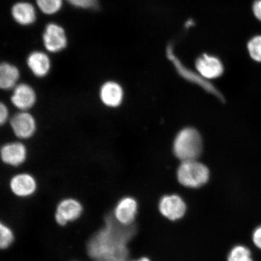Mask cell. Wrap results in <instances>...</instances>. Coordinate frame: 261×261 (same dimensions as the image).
<instances>
[{"mask_svg":"<svg viewBox=\"0 0 261 261\" xmlns=\"http://www.w3.org/2000/svg\"><path fill=\"white\" fill-rule=\"evenodd\" d=\"M76 7L82 8H93L96 7L97 0H67Z\"/></svg>","mask_w":261,"mask_h":261,"instance_id":"obj_21","label":"cell"},{"mask_svg":"<svg viewBox=\"0 0 261 261\" xmlns=\"http://www.w3.org/2000/svg\"><path fill=\"white\" fill-rule=\"evenodd\" d=\"M196 68L201 77L215 79L223 72V66L219 59L205 54L196 62Z\"/></svg>","mask_w":261,"mask_h":261,"instance_id":"obj_13","label":"cell"},{"mask_svg":"<svg viewBox=\"0 0 261 261\" xmlns=\"http://www.w3.org/2000/svg\"><path fill=\"white\" fill-rule=\"evenodd\" d=\"M37 3L41 11L48 15L57 12L63 4L62 0H37Z\"/></svg>","mask_w":261,"mask_h":261,"instance_id":"obj_19","label":"cell"},{"mask_svg":"<svg viewBox=\"0 0 261 261\" xmlns=\"http://www.w3.org/2000/svg\"><path fill=\"white\" fill-rule=\"evenodd\" d=\"M73 261H76V260H73Z\"/></svg>","mask_w":261,"mask_h":261,"instance_id":"obj_26","label":"cell"},{"mask_svg":"<svg viewBox=\"0 0 261 261\" xmlns=\"http://www.w3.org/2000/svg\"><path fill=\"white\" fill-rule=\"evenodd\" d=\"M2 161L5 165L12 167H19L27 161L28 150L21 142H12L5 143L2 146Z\"/></svg>","mask_w":261,"mask_h":261,"instance_id":"obj_9","label":"cell"},{"mask_svg":"<svg viewBox=\"0 0 261 261\" xmlns=\"http://www.w3.org/2000/svg\"><path fill=\"white\" fill-rule=\"evenodd\" d=\"M15 234L7 224L1 222L0 225V247L2 250L8 249L14 243Z\"/></svg>","mask_w":261,"mask_h":261,"instance_id":"obj_18","label":"cell"},{"mask_svg":"<svg viewBox=\"0 0 261 261\" xmlns=\"http://www.w3.org/2000/svg\"><path fill=\"white\" fill-rule=\"evenodd\" d=\"M130 261H151V260H150V259L148 258V257L143 256L141 257H139V258H138V259H136L132 260H130Z\"/></svg>","mask_w":261,"mask_h":261,"instance_id":"obj_25","label":"cell"},{"mask_svg":"<svg viewBox=\"0 0 261 261\" xmlns=\"http://www.w3.org/2000/svg\"><path fill=\"white\" fill-rule=\"evenodd\" d=\"M27 63L33 74L38 77L46 76L50 69V61L47 55L35 51L29 55Z\"/></svg>","mask_w":261,"mask_h":261,"instance_id":"obj_14","label":"cell"},{"mask_svg":"<svg viewBox=\"0 0 261 261\" xmlns=\"http://www.w3.org/2000/svg\"><path fill=\"white\" fill-rule=\"evenodd\" d=\"M11 101L19 112H29L37 103V94L30 85L19 84L13 89Z\"/></svg>","mask_w":261,"mask_h":261,"instance_id":"obj_10","label":"cell"},{"mask_svg":"<svg viewBox=\"0 0 261 261\" xmlns=\"http://www.w3.org/2000/svg\"><path fill=\"white\" fill-rule=\"evenodd\" d=\"M9 188L16 197L29 198L37 192L38 182L34 176L29 173H19L10 179Z\"/></svg>","mask_w":261,"mask_h":261,"instance_id":"obj_8","label":"cell"},{"mask_svg":"<svg viewBox=\"0 0 261 261\" xmlns=\"http://www.w3.org/2000/svg\"><path fill=\"white\" fill-rule=\"evenodd\" d=\"M12 14L15 21L22 25L31 24L36 19L35 9L28 3H16L13 6Z\"/></svg>","mask_w":261,"mask_h":261,"instance_id":"obj_16","label":"cell"},{"mask_svg":"<svg viewBox=\"0 0 261 261\" xmlns=\"http://www.w3.org/2000/svg\"><path fill=\"white\" fill-rule=\"evenodd\" d=\"M177 178L184 187L197 188L206 184L210 171L206 166L196 160L182 162L178 169Z\"/></svg>","mask_w":261,"mask_h":261,"instance_id":"obj_3","label":"cell"},{"mask_svg":"<svg viewBox=\"0 0 261 261\" xmlns=\"http://www.w3.org/2000/svg\"><path fill=\"white\" fill-rule=\"evenodd\" d=\"M251 58L255 61L261 62V36H256L247 45Z\"/></svg>","mask_w":261,"mask_h":261,"instance_id":"obj_20","label":"cell"},{"mask_svg":"<svg viewBox=\"0 0 261 261\" xmlns=\"http://www.w3.org/2000/svg\"><path fill=\"white\" fill-rule=\"evenodd\" d=\"M99 97L103 106L109 109H116L121 106L123 102V88L117 82L107 81L100 87Z\"/></svg>","mask_w":261,"mask_h":261,"instance_id":"obj_11","label":"cell"},{"mask_svg":"<svg viewBox=\"0 0 261 261\" xmlns=\"http://www.w3.org/2000/svg\"><path fill=\"white\" fill-rule=\"evenodd\" d=\"M227 261H253L250 251L246 246L238 245L228 254Z\"/></svg>","mask_w":261,"mask_h":261,"instance_id":"obj_17","label":"cell"},{"mask_svg":"<svg viewBox=\"0 0 261 261\" xmlns=\"http://www.w3.org/2000/svg\"><path fill=\"white\" fill-rule=\"evenodd\" d=\"M159 210L163 217L175 221L185 216L187 206L184 199L178 195L172 194L163 196L160 200Z\"/></svg>","mask_w":261,"mask_h":261,"instance_id":"obj_7","label":"cell"},{"mask_svg":"<svg viewBox=\"0 0 261 261\" xmlns=\"http://www.w3.org/2000/svg\"><path fill=\"white\" fill-rule=\"evenodd\" d=\"M43 41L45 48L51 52L63 50L67 45L64 29L55 24L47 25L43 35Z\"/></svg>","mask_w":261,"mask_h":261,"instance_id":"obj_12","label":"cell"},{"mask_svg":"<svg viewBox=\"0 0 261 261\" xmlns=\"http://www.w3.org/2000/svg\"><path fill=\"white\" fill-rule=\"evenodd\" d=\"M203 143L197 130L187 128L181 130L175 139V155L182 162L197 160L201 154Z\"/></svg>","mask_w":261,"mask_h":261,"instance_id":"obj_2","label":"cell"},{"mask_svg":"<svg viewBox=\"0 0 261 261\" xmlns=\"http://www.w3.org/2000/svg\"><path fill=\"white\" fill-rule=\"evenodd\" d=\"M12 132L19 140H28L35 135L37 129L35 117L29 112H19L10 118Z\"/></svg>","mask_w":261,"mask_h":261,"instance_id":"obj_5","label":"cell"},{"mask_svg":"<svg viewBox=\"0 0 261 261\" xmlns=\"http://www.w3.org/2000/svg\"><path fill=\"white\" fill-rule=\"evenodd\" d=\"M19 76L17 67L7 63H2L0 66V88L5 91L14 89L18 85Z\"/></svg>","mask_w":261,"mask_h":261,"instance_id":"obj_15","label":"cell"},{"mask_svg":"<svg viewBox=\"0 0 261 261\" xmlns=\"http://www.w3.org/2000/svg\"><path fill=\"white\" fill-rule=\"evenodd\" d=\"M135 233L134 225L123 226L112 214L107 215L104 226L87 243V253L94 261H128V244Z\"/></svg>","mask_w":261,"mask_h":261,"instance_id":"obj_1","label":"cell"},{"mask_svg":"<svg viewBox=\"0 0 261 261\" xmlns=\"http://www.w3.org/2000/svg\"><path fill=\"white\" fill-rule=\"evenodd\" d=\"M9 110L6 104L2 102L0 104V124L4 125L9 120Z\"/></svg>","mask_w":261,"mask_h":261,"instance_id":"obj_22","label":"cell"},{"mask_svg":"<svg viewBox=\"0 0 261 261\" xmlns=\"http://www.w3.org/2000/svg\"><path fill=\"white\" fill-rule=\"evenodd\" d=\"M253 11L256 17L261 21V0H256L253 5Z\"/></svg>","mask_w":261,"mask_h":261,"instance_id":"obj_24","label":"cell"},{"mask_svg":"<svg viewBox=\"0 0 261 261\" xmlns=\"http://www.w3.org/2000/svg\"><path fill=\"white\" fill-rule=\"evenodd\" d=\"M138 208L136 199L126 196L117 202L112 214L117 223L123 226H132L138 215Z\"/></svg>","mask_w":261,"mask_h":261,"instance_id":"obj_6","label":"cell"},{"mask_svg":"<svg viewBox=\"0 0 261 261\" xmlns=\"http://www.w3.org/2000/svg\"><path fill=\"white\" fill-rule=\"evenodd\" d=\"M84 207L76 198L68 197L59 202L55 214V220L59 226L64 227L76 221L82 216Z\"/></svg>","mask_w":261,"mask_h":261,"instance_id":"obj_4","label":"cell"},{"mask_svg":"<svg viewBox=\"0 0 261 261\" xmlns=\"http://www.w3.org/2000/svg\"><path fill=\"white\" fill-rule=\"evenodd\" d=\"M252 238L254 245L261 249V226L257 227L254 230Z\"/></svg>","mask_w":261,"mask_h":261,"instance_id":"obj_23","label":"cell"}]
</instances>
